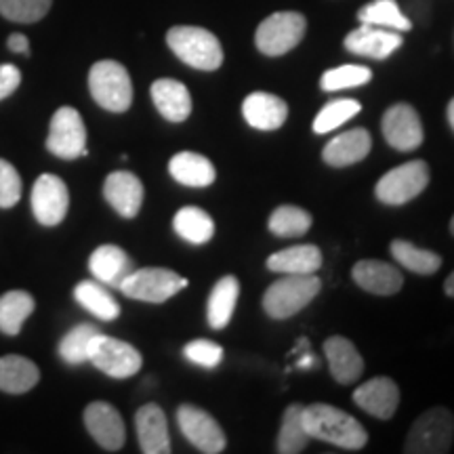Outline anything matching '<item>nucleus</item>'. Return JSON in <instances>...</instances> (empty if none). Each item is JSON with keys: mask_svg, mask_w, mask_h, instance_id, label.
I'll return each mask as SVG.
<instances>
[{"mask_svg": "<svg viewBox=\"0 0 454 454\" xmlns=\"http://www.w3.org/2000/svg\"><path fill=\"white\" fill-rule=\"evenodd\" d=\"M303 425L309 438L328 442L345 450H360L368 442V434L360 421L331 404L303 406Z\"/></svg>", "mask_w": 454, "mask_h": 454, "instance_id": "1", "label": "nucleus"}, {"mask_svg": "<svg viewBox=\"0 0 454 454\" xmlns=\"http://www.w3.org/2000/svg\"><path fill=\"white\" fill-rule=\"evenodd\" d=\"M167 44L184 64L213 72L223 64V49L213 32L196 26H175L167 32Z\"/></svg>", "mask_w": 454, "mask_h": 454, "instance_id": "2", "label": "nucleus"}, {"mask_svg": "<svg viewBox=\"0 0 454 454\" xmlns=\"http://www.w3.org/2000/svg\"><path fill=\"white\" fill-rule=\"evenodd\" d=\"M320 288L322 282L316 274H284L263 294L265 314L274 320H286L308 308Z\"/></svg>", "mask_w": 454, "mask_h": 454, "instance_id": "3", "label": "nucleus"}, {"mask_svg": "<svg viewBox=\"0 0 454 454\" xmlns=\"http://www.w3.org/2000/svg\"><path fill=\"white\" fill-rule=\"evenodd\" d=\"M89 90L95 104L107 112L122 114L133 104V82L127 67L118 61H98L89 72Z\"/></svg>", "mask_w": 454, "mask_h": 454, "instance_id": "4", "label": "nucleus"}, {"mask_svg": "<svg viewBox=\"0 0 454 454\" xmlns=\"http://www.w3.org/2000/svg\"><path fill=\"white\" fill-rule=\"evenodd\" d=\"M454 438V417L448 408L435 406L412 423L404 444L408 454H446Z\"/></svg>", "mask_w": 454, "mask_h": 454, "instance_id": "5", "label": "nucleus"}, {"mask_svg": "<svg viewBox=\"0 0 454 454\" xmlns=\"http://www.w3.org/2000/svg\"><path fill=\"white\" fill-rule=\"evenodd\" d=\"M308 20L297 11H280L261 21L254 32V44L263 55L280 57L303 41Z\"/></svg>", "mask_w": 454, "mask_h": 454, "instance_id": "6", "label": "nucleus"}, {"mask_svg": "<svg viewBox=\"0 0 454 454\" xmlns=\"http://www.w3.org/2000/svg\"><path fill=\"white\" fill-rule=\"evenodd\" d=\"M429 185V167L425 160H411L391 168L379 179L374 187V196L389 207H402L419 194H423Z\"/></svg>", "mask_w": 454, "mask_h": 454, "instance_id": "7", "label": "nucleus"}, {"mask_svg": "<svg viewBox=\"0 0 454 454\" xmlns=\"http://www.w3.org/2000/svg\"><path fill=\"white\" fill-rule=\"evenodd\" d=\"M187 286V280L179 276L177 271L164 268H144L130 271L124 278L118 291L127 294L129 299L147 301V303H164L170 297H175L179 291Z\"/></svg>", "mask_w": 454, "mask_h": 454, "instance_id": "8", "label": "nucleus"}, {"mask_svg": "<svg viewBox=\"0 0 454 454\" xmlns=\"http://www.w3.org/2000/svg\"><path fill=\"white\" fill-rule=\"evenodd\" d=\"M47 150L61 160H76L81 156H89L87 129H84L82 116L76 107L64 106L53 114L49 124Z\"/></svg>", "mask_w": 454, "mask_h": 454, "instance_id": "9", "label": "nucleus"}, {"mask_svg": "<svg viewBox=\"0 0 454 454\" xmlns=\"http://www.w3.org/2000/svg\"><path fill=\"white\" fill-rule=\"evenodd\" d=\"M89 362L112 379H129L141 371L144 357L127 340L107 337L99 333L93 339L89 351Z\"/></svg>", "mask_w": 454, "mask_h": 454, "instance_id": "10", "label": "nucleus"}, {"mask_svg": "<svg viewBox=\"0 0 454 454\" xmlns=\"http://www.w3.org/2000/svg\"><path fill=\"white\" fill-rule=\"evenodd\" d=\"M32 211L36 221L44 227H55L66 219L70 208V192L64 179L44 173L32 187Z\"/></svg>", "mask_w": 454, "mask_h": 454, "instance_id": "11", "label": "nucleus"}, {"mask_svg": "<svg viewBox=\"0 0 454 454\" xmlns=\"http://www.w3.org/2000/svg\"><path fill=\"white\" fill-rule=\"evenodd\" d=\"M177 423L181 434L194 444L200 452L219 454L225 450L227 438L221 425L202 408L184 404L177 411Z\"/></svg>", "mask_w": 454, "mask_h": 454, "instance_id": "12", "label": "nucleus"}, {"mask_svg": "<svg viewBox=\"0 0 454 454\" xmlns=\"http://www.w3.org/2000/svg\"><path fill=\"white\" fill-rule=\"evenodd\" d=\"M383 137L397 152H412L423 144V122L408 104H395L383 114Z\"/></svg>", "mask_w": 454, "mask_h": 454, "instance_id": "13", "label": "nucleus"}, {"mask_svg": "<svg viewBox=\"0 0 454 454\" xmlns=\"http://www.w3.org/2000/svg\"><path fill=\"white\" fill-rule=\"evenodd\" d=\"M84 427L90 438L107 452H118L127 442V429L121 412L107 402H90L84 408Z\"/></svg>", "mask_w": 454, "mask_h": 454, "instance_id": "14", "label": "nucleus"}, {"mask_svg": "<svg viewBox=\"0 0 454 454\" xmlns=\"http://www.w3.org/2000/svg\"><path fill=\"white\" fill-rule=\"evenodd\" d=\"M104 196L110 207L124 219L137 217L144 204V184L135 173L114 170L104 184Z\"/></svg>", "mask_w": 454, "mask_h": 454, "instance_id": "15", "label": "nucleus"}, {"mask_svg": "<svg viewBox=\"0 0 454 454\" xmlns=\"http://www.w3.org/2000/svg\"><path fill=\"white\" fill-rule=\"evenodd\" d=\"M402 47L400 32L387 30V27L362 24L345 38V49L349 53L360 57H371V59H387Z\"/></svg>", "mask_w": 454, "mask_h": 454, "instance_id": "16", "label": "nucleus"}, {"mask_svg": "<svg viewBox=\"0 0 454 454\" xmlns=\"http://www.w3.org/2000/svg\"><path fill=\"white\" fill-rule=\"evenodd\" d=\"M354 402L372 417L387 421L400 406V389L389 377H374L354 391Z\"/></svg>", "mask_w": 454, "mask_h": 454, "instance_id": "17", "label": "nucleus"}, {"mask_svg": "<svg viewBox=\"0 0 454 454\" xmlns=\"http://www.w3.org/2000/svg\"><path fill=\"white\" fill-rule=\"evenodd\" d=\"M351 278H354L357 286L364 288L371 294H379V297L395 294L404 284V276L400 274V270L379 259L357 261L354 270H351Z\"/></svg>", "mask_w": 454, "mask_h": 454, "instance_id": "18", "label": "nucleus"}, {"mask_svg": "<svg viewBox=\"0 0 454 454\" xmlns=\"http://www.w3.org/2000/svg\"><path fill=\"white\" fill-rule=\"evenodd\" d=\"M135 427H137V438L141 452L145 454H168L170 452V435L167 414L158 404L141 406L135 414Z\"/></svg>", "mask_w": 454, "mask_h": 454, "instance_id": "19", "label": "nucleus"}, {"mask_svg": "<svg viewBox=\"0 0 454 454\" xmlns=\"http://www.w3.org/2000/svg\"><path fill=\"white\" fill-rule=\"evenodd\" d=\"M244 121L251 124L253 129L259 130H276L280 129L288 118V106L286 101L278 98V95L263 93H251L242 104Z\"/></svg>", "mask_w": 454, "mask_h": 454, "instance_id": "20", "label": "nucleus"}, {"mask_svg": "<svg viewBox=\"0 0 454 454\" xmlns=\"http://www.w3.org/2000/svg\"><path fill=\"white\" fill-rule=\"evenodd\" d=\"M325 354L331 368L333 379L340 385H349L357 381L364 372V360L356 345L345 337H331L325 343Z\"/></svg>", "mask_w": 454, "mask_h": 454, "instance_id": "21", "label": "nucleus"}, {"mask_svg": "<svg viewBox=\"0 0 454 454\" xmlns=\"http://www.w3.org/2000/svg\"><path fill=\"white\" fill-rule=\"evenodd\" d=\"M371 145L372 139L366 129H351L348 133H340L339 137L328 141L322 158L334 168L351 167V164L364 160L371 152Z\"/></svg>", "mask_w": 454, "mask_h": 454, "instance_id": "22", "label": "nucleus"}, {"mask_svg": "<svg viewBox=\"0 0 454 454\" xmlns=\"http://www.w3.org/2000/svg\"><path fill=\"white\" fill-rule=\"evenodd\" d=\"M156 110L168 122H185L192 114V95L184 82L160 78L150 89Z\"/></svg>", "mask_w": 454, "mask_h": 454, "instance_id": "23", "label": "nucleus"}, {"mask_svg": "<svg viewBox=\"0 0 454 454\" xmlns=\"http://www.w3.org/2000/svg\"><path fill=\"white\" fill-rule=\"evenodd\" d=\"M89 270L90 274L98 278V282L118 288L124 278L133 271V263H130L129 254L121 247L104 244V247L95 248L93 254H90Z\"/></svg>", "mask_w": 454, "mask_h": 454, "instance_id": "24", "label": "nucleus"}, {"mask_svg": "<svg viewBox=\"0 0 454 454\" xmlns=\"http://www.w3.org/2000/svg\"><path fill=\"white\" fill-rule=\"evenodd\" d=\"M322 268V253L316 244L284 248L268 257V270L276 274H316Z\"/></svg>", "mask_w": 454, "mask_h": 454, "instance_id": "25", "label": "nucleus"}, {"mask_svg": "<svg viewBox=\"0 0 454 454\" xmlns=\"http://www.w3.org/2000/svg\"><path fill=\"white\" fill-rule=\"evenodd\" d=\"M168 173L175 181L187 187H208L217 177L213 162L196 152H179L170 158Z\"/></svg>", "mask_w": 454, "mask_h": 454, "instance_id": "26", "label": "nucleus"}, {"mask_svg": "<svg viewBox=\"0 0 454 454\" xmlns=\"http://www.w3.org/2000/svg\"><path fill=\"white\" fill-rule=\"evenodd\" d=\"M41 381V371L24 356L0 357V391L4 394H26Z\"/></svg>", "mask_w": 454, "mask_h": 454, "instance_id": "27", "label": "nucleus"}, {"mask_svg": "<svg viewBox=\"0 0 454 454\" xmlns=\"http://www.w3.org/2000/svg\"><path fill=\"white\" fill-rule=\"evenodd\" d=\"M238 297H240V282L234 276H223L215 284L207 305V320L211 328L219 331L230 325L234 316Z\"/></svg>", "mask_w": 454, "mask_h": 454, "instance_id": "28", "label": "nucleus"}, {"mask_svg": "<svg viewBox=\"0 0 454 454\" xmlns=\"http://www.w3.org/2000/svg\"><path fill=\"white\" fill-rule=\"evenodd\" d=\"M34 308H36V301L26 291H9L0 294V331L9 337L20 334Z\"/></svg>", "mask_w": 454, "mask_h": 454, "instance_id": "29", "label": "nucleus"}, {"mask_svg": "<svg viewBox=\"0 0 454 454\" xmlns=\"http://www.w3.org/2000/svg\"><path fill=\"white\" fill-rule=\"evenodd\" d=\"M74 299H76L84 309L90 311V314L104 322H112L121 316V305H118V301L114 299L104 286H101V282H81L74 288Z\"/></svg>", "mask_w": 454, "mask_h": 454, "instance_id": "30", "label": "nucleus"}, {"mask_svg": "<svg viewBox=\"0 0 454 454\" xmlns=\"http://www.w3.org/2000/svg\"><path fill=\"white\" fill-rule=\"evenodd\" d=\"M173 230L190 244H207L215 236V221L211 215L198 207L179 208L173 219Z\"/></svg>", "mask_w": 454, "mask_h": 454, "instance_id": "31", "label": "nucleus"}, {"mask_svg": "<svg viewBox=\"0 0 454 454\" xmlns=\"http://www.w3.org/2000/svg\"><path fill=\"white\" fill-rule=\"evenodd\" d=\"M309 434L303 425V406L291 404L284 411L282 427L276 440V450L280 454H299L308 448Z\"/></svg>", "mask_w": 454, "mask_h": 454, "instance_id": "32", "label": "nucleus"}, {"mask_svg": "<svg viewBox=\"0 0 454 454\" xmlns=\"http://www.w3.org/2000/svg\"><path fill=\"white\" fill-rule=\"evenodd\" d=\"M389 253L397 263L404 265L406 270H411L419 276H431L442 268V257L438 253L414 247L412 242L394 240L389 244Z\"/></svg>", "mask_w": 454, "mask_h": 454, "instance_id": "33", "label": "nucleus"}, {"mask_svg": "<svg viewBox=\"0 0 454 454\" xmlns=\"http://www.w3.org/2000/svg\"><path fill=\"white\" fill-rule=\"evenodd\" d=\"M357 20H360L362 24L387 27V30L395 32H411L412 27L411 20L402 13L395 0H372L366 7L360 9Z\"/></svg>", "mask_w": 454, "mask_h": 454, "instance_id": "34", "label": "nucleus"}, {"mask_svg": "<svg viewBox=\"0 0 454 454\" xmlns=\"http://www.w3.org/2000/svg\"><path fill=\"white\" fill-rule=\"evenodd\" d=\"M311 215L299 207L284 204L270 217V231L280 238H301L309 231Z\"/></svg>", "mask_w": 454, "mask_h": 454, "instance_id": "35", "label": "nucleus"}, {"mask_svg": "<svg viewBox=\"0 0 454 454\" xmlns=\"http://www.w3.org/2000/svg\"><path fill=\"white\" fill-rule=\"evenodd\" d=\"M99 331L93 325H78L74 326L64 339L59 340V356L67 364H84L89 362V351L93 339L98 337Z\"/></svg>", "mask_w": 454, "mask_h": 454, "instance_id": "36", "label": "nucleus"}, {"mask_svg": "<svg viewBox=\"0 0 454 454\" xmlns=\"http://www.w3.org/2000/svg\"><path fill=\"white\" fill-rule=\"evenodd\" d=\"M362 112L360 101L356 99H334L328 101V104L317 112L316 121H314V133L325 135L331 133V130L339 129L340 124H345L351 118L357 116Z\"/></svg>", "mask_w": 454, "mask_h": 454, "instance_id": "37", "label": "nucleus"}, {"mask_svg": "<svg viewBox=\"0 0 454 454\" xmlns=\"http://www.w3.org/2000/svg\"><path fill=\"white\" fill-rule=\"evenodd\" d=\"M53 0H0V15L15 24H36L51 11Z\"/></svg>", "mask_w": 454, "mask_h": 454, "instance_id": "38", "label": "nucleus"}, {"mask_svg": "<svg viewBox=\"0 0 454 454\" xmlns=\"http://www.w3.org/2000/svg\"><path fill=\"white\" fill-rule=\"evenodd\" d=\"M371 78L372 72L366 66H340L322 74L320 87L333 93V90L362 87V84L371 82Z\"/></svg>", "mask_w": 454, "mask_h": 454, "instance_id": "39", "label": "nucleus"}, {"mask_svg": "<svg viewBox=\"0 0 454 454\" xmlns=\"http://www.w3.org/2000/svg\"><path fill=\"white\" fill-rule=\"evenodd\" d=\"M184 356L196 366L217 368L223 362V348L219 343H215V340L196 339L185 345Z\"/></svg>", "mask_w": 454, "mask_h": 454, "instance_id": "40", "label": "nucleus"}, {"mask_svg": "<svg viewBox=\"0 0 454 454\" xmlns=\"http://www.w3.org/2000/svg\"><path fill=\"white\" fill-rule=\"evenodd\" d=\"M21 198V177L13 164L0 158V208H13Z\"/></svg>", "mask_w": 454, "mask_h": 454, "instance_id": "41", "label": "nucleus"}, {"mask_svg": "<svg viewBox=\"0 0 454 454\" xmlns=\"http://www.w3.org/2000/svg\"><path fill=\"white\" fill-rule=\"evenodd\" d=\"M21 84V72L13 64L0 66V101L11 98Z\"/></svg>", "mask_w": 454, "mask_h": 454, "instance_id": "42", "label": "nucleus"}, {"mask_svg": "<svg viewBox=\"0 0 454 454\" xmlns=\"http://www.w3.org/2000/svg\"><path fill=\"white\" fill-rule=\"evenodd\" d=\"M7 47H9V51H13V53L30 55V41H27V36H24V34H20V32L11 34L9 41H7Z\"/></svg>", "mask_w": 454, "mask_h": 454, "instance_id": "43", "label": "nucleus"}, {"mask_svg": "<svg viewBox=\"0 0 454 454\" xmlns=\"http://www.w3.org/2000/svg\"><path fill=\"white\" fill-rule=\"evenodd\" d=\"M444 291H446L448 297H454V271H452L450 276L446 278V282H444Z\"/></svg>", "mask_w": 454, "mask_h": 454, "instance_id": "44", "label": "nucleus"}, {"mask_svg": "<svg viewBox=\"0 0 454 454\" xmlns=\"http://www.w3.org/2000/svg\"><path fill=\"white\" fill-rule=\"evenodd\" d=\"M446 116H448V122H450V127H452V130H454V99H450V104H448Z\"/></svg>", "mask_w": 454, "mask_h": 454, "instance_id": "45", "label": "nucleus"}, {"mask_svg": "<svg viewBox=\"0 0 454 454\" xmlns=\"http://www.w3.org/2000/svg\"><path fill=\"white\" fill-rule=\"evenodd\" d=\"M311 364H314V357H311V356H305L303 360L299 362V366H301V368H305V366H311Z\"/></svg>", "mask_w": 454, "mask_h": 454, "instance_id": "46", "label": "nucleus"}, {"mask_svg": "<svg viewBox=\"0 0 454 454\" xmlns=\"http://www.w3.org/2000/svg\"><path fill=\"white\" fill-rule=\"evenodd\" d=\"M450 231H452V236H454V217H452V221H450Z\"/></svg>", "mask_w": 454, "mask_h": 454, "instance_id": "47", "label": "nucleus"}]
</instances>
